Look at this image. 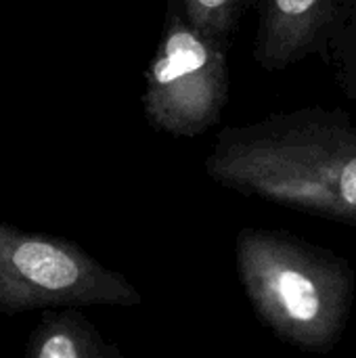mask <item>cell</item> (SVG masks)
Returning a JSON list of instances; mask_svg holds the SVG:
<instances>
[{
	"label": "cell",
	"mask_w": 356,
	"mask_h": 358,
	"mask_svg": "<svg viewBox=\"0 0 356 358\" xmlns=\"http://www.w3.org/2000/svg\"><path fill=\"white\" fill-rule=\"evenodd\" d=\"M204 166L229 191L356 229V120L342 107L225 126Z\"/></svg>",
	"instance_id": "1"
},
{
	"label": "cell",
	"mask_w": 356,
	"mask_h": 358,
	"mask_svg": "<svg viewBox=\"0 0 356 358\" xmlns=\"http://www.w3.org/2000/svg\"><path fill=\"white\" fill-rule=\"evenodd\" d=\"M235 266L252 310L283 344L338 348L356 298L346 258L290 231L248 227L235 237Z\"/></svg>",
	"instance_id": "2"
},
{
	"label": "cell",
	"mask_w": 356,
	"mask_h": 358,
	"mask_svg": "<svg viewBox=\"0 0 356 358\" xmlns=\"http://www.w3.org/2000/svg\"><path fill=\"white\" fill-rule=\"evenodd\" d=\"M229 46L166 2L157 48L145 69L141 96L147 124L176 138H195L222 117L229 94Z\"/></svg>",
	"instance_id": "3"
},
{
	"label": "cell",
	"mask_w": 356,
	"mask_h": 358,
	"mask_svg": "<svg viewBox=\"0 0 356 358\" xmlns=\"http://www.w3.org/2000/svg\"><path fill=\"white\" fill-rule=\"evenodd\" d=\"M141 292L78 243L0 222V313L61 306L136 308Z\"/></svg>",
	"instance_id": "4"
},
{
	"label": "cell",
	"mask_w": 356,
	"mask_h": 358,
	"mask_svg": "<svg viewBox=\"0 0 356 358\" xmlns=\"http://www.w3.org/2000/svg\"><path fill=\"white\" fill-rule=\"evenodd\" d=\"M346 4L348 0H254V61L269 73L311 57L327 61Z\"/></svg>",
	"instance_id": "5"
},
{
	"label": "cell",
	"mask_w": 356,
	"mask_h": 358,
	"mask_svg": "<svg viewBox=\"0 0 356 358\" xmlns=\"http://www.w3.org/2000/svg\"><path fill=\"white\" fill-rule=\"evenodd\" d=\"M29 358H124L107 342L78 306L44 308L38 325L27 338Z\"/></svg>",
	"instance_id": "6"
},
{
	"label": "cell",
	"mask_w": 356,
	"mask_h": 358,
	"mask_svg": "<svg viewBox=\"0 0 356 358\" xmlns=\"http://www.w3.org/2000/svg\"><path fill=\"white\" fill-rule=\"evenodd\" d=\"M183 13L208 36L231 44L254 0H178Z\"/></svg>",
	"instance_id": "7"
},
{
	"label": "cell",
	"mask_w": 356,
	"mask_h": 358,
	"mask_svg": "<svg viewBox=\"0 0 356 358\" xmlns=\"http://www.w3.org/2000/svg\"><path fill=\"white\" fill-rule=\"evenodd\" d=\"M327 63L344 96L356 99V0H348L329 46Z\"/></svg>",
	"instance_id": "8"
},
{
	"label": "cell",
	"mask_w": 356,
	"mask_h": 358,
	"mask_svg": "<svg viewBox=\"0 0 356 358\" xmlns=\"http://www.w3.org/2000/svg\"><path fill=\"white\" fill-rule=\"evenodd\" d=\"M0 4H2V0H0Z\"/></svg>",
	"instance_id": "9"
}]
</instances>
